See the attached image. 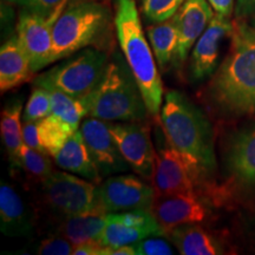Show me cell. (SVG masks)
Wrapping results in <instances>:
<instances>
[{"label":"cell","mask_w":255,"mask_h":255,"mask_svg":"<svg viewBox=\"0 0 255 255\" xmlns=\"http://www.w3.org/2000/svg\"><path fill=\"white\" fill-rule=\"evenodd\" d=\"M23 142L30 148L38 150L40 152L44 151L43 146L40 144L39 135H38V122H24L23 124ZM46 154V152H45Z\"/></svg>","instance_id":"33"},{"label":"cell","mask_w":255,"mask_h":255,"mask_svg":"<svg viewBox=\"0 0 255 255\" xmlns=\"http://www.w3.org/2000/svg\"><path fill=\"white\" fill-rule=\"evenodd\" d=\"M171 242L182 255H216L225 253V247L212 233L196 223L183 225L168 233Z\"/></svg>","instance_id":"19"},{"label":"cell","mask_w":255,"mask_h":255,"mask_svg":"<svg viewBox=\"0 0 255 255\" xmlns=\"http://www.w3.org/2000/svg\"><path fill=\"white\" fill-rule=\"evenodd\" d=\"M231 174L246 186L255 184V128L239 133L227 154Z\"/></svg>","instance_id":"20"},{"label":"cell","mask_w":255,"mask_h":255,"mask_svg":"<svg viewBox=\"0 0 255 255\" xmlns=\"http://www.w3.org/2000/svg\"><path fill=\"white\" fill-rule=\"evenodd\" d=\"M97 199L104 214L135 209L151 210L155 189L133 175H120L100 183Z\"/></svg>","instance_id":"9"},{"label":"cell","mask_w":255,"mask_h":255,"mask_svg":"<svg viewBox=\"0 0 255 255\" xmlns=\"http://www.w3.org/2000/svg\"><path fill=\"white\" fill-rule=\"evenodd\" d=\"M184 0H139L141 12L150 23H161L173 18Z\"/></svg>","instance_id":"28"},{"label":"cell","mask_w":255,"mask_h":255,"mask_svg":"<svg viewBox=\"0 0 255 255\" xmlns=\"http://www.w3.org/2000/svg\"><path fill=\"white\" fill-rule=\"evenodd\" d=\"M0 228L7 237H26L33 229L21 197L4 182L0 186Z\"/></svg>","instance_id":"18"},{"label":"cell","mask_w":255,"mask_h":255,"mask_svg":"<svg viewBox=\"0 0 255 255\" xmlns=\"http://www.w3.org/2000/svg\"><path fill=\"white\" fill-rule=\"evenodd\" d=\"M53 23L43 15L24 9L19 15L17 37L36 73L51 64Z\"/></svg>","instance_id":"13"},{"label":"cell","mask_w":255,"mask_h":255,"mask_svg":"<svg viewBox=\"0 0 255 255\" xmlns=\"http://www.w3.org/2000/svg\"><path fill=\"white\" fill-rule=\"evenodd\" d=\"M30 59L17 36L6 40L0 49V90L1 94L30 81Z\"/></svg>","instance_id":"17"},{"label":"cell","mask_w":255,"mask_h":255,"mask_svg":"<svg viewBox=\"0 0 255 255\" xmlns=\"http://www.w3.org/2000/svg\"><path fill=\"white\" fill-rule=\"evenodd\" d=\"M232 45L209 85L213 102L231 115L255 114V31L233 20Z\"/></svg>","instance_id":"1"},{"label":"cell","mask_w":255,"mask_h":255,"mask_svg":"<svg viewBox=\"0 0 255 255\" xmlns=\"http://www.w3.org/2000/svg\"><path fill=\"white\" fill-rule=\"evenodd\" d=\"M206 177L195 162L173 148L165 139V144L158 149L155 158L152 177L155 196L197 194V188L202 186Z\"/></svg>","instance_id":"8"},{"label":"cell","mask_w":255,"mask_h":255,"mask_svg":"<svg viewBox=\"0 0 255 255\" xmlns=\"http://www.w3.org/2000/svg\"><path fill=\"white\" fill-rule=\"evenodd\" d=\"M70 1L71 0H25L23 6L24 9L43 15L55 24Z\"/></svg>","instance_id":"30"},{"label":"cell","mask_w":255,"mask_h":255,"mask_svg":"<svg viewBox=\"0 0 255 255\" xmlns=\"http://www.w3.org/2000/svg\"><path fill=\"white\" fill-rule=\"evenodd\" d=\"M52 113L51 97L47 89L34 85L24 113V122H38Z\"/></svg>","instance_id":"29"},{"label":"cell","mask_w":255,"mask_h":255,"mask_svg":"<svg viewBox=\"0 0 255 255\" xmlns=\"http://www.w3.org/2000/svg\"><path fill=\"white\" fill-rule=\"evenodd\" d=\"M75 131V128L53 114L38 121V135L40 144L44 151L52 157L62 149L69 137Z\"/></svg>","instance_id":"24"},{"label":"cell","mask_w":255,"mask_h":255,"mask_svg":"<svg viewBox=\"0 0 255 255\" xmlns=\"http://www.w3.org/2000/svg\"><path fill=\"white\" fill-rule=\"evenodd\" d=\"M244 20L246 21L247 25L252 28V30L255 31V13L252 14L251 17H248L247 19H244Z\"/></svg>","instance_id":"37"},{"label":"cell","mask_w":255,"mask_h":255,"mask_svg":"<svg viewBox=\"0 0 255 255\" xmlns=\"http://www.w3.org/2000/svg\"><path fill=\"white\" fill-rule=\"evenodd\" d=\"M6 2H11V4H18V5H24L25 0H4Z\"/></svg>","instance_id":"38"},{"label":"cell","mask_w":255,"mask_h":255,"mask_svg":"<svg viewBox=\"0 0 255 255\" xmlns=\"http://www.w3.org/2000/svg\"><path fill=\"white\" fill-rule=\"evenodd\" d=\"M114 25L121 50L141 89L146 109L155 116L163 102V85L135 0H115Z\"/></svg>","instance_id":"4"},{"label":"cell","mask_w":255,"mask_h":255,"mask_svg":"<svg viewBox=\"0 0 255 255\" xmlns=\"http://www.w3.org/2000/svg\"><path fill=\"white\" fill-rule=\"evenodd\" d=\"M108 62V51L87 47L41 73L33 79V84L45 89H57L75 98H81L100 83Z\"/></svg>","instance_id":"6"},{"label":"cell","mask_w":255,"mask_h":255,"mask_svg":"<svg viewBox=\"0 0 255 255\" xmlns=\"http://www.w3.org/2000/svg\"><path fill=\"white\" fill-rule=\"evenodd\" d=\"M110 9L95 0L71 1L52 28L51 63L68 58L87 47L108 51L110 45Z\"/></svg>","instance_id":"5"},{"label":"cell","mask_w":255,"mask_h":255,"mask_svg":"<svg viewBox=\"0 0 255 255\" xmlns=\"http://www.w3.org/2000/svg\"><path fill=\"white\" fill-rule=\"evenodd\" d=\"M208 2L216 13L227 18H231L235 7L234 0H208Z\"/></svg>","instance_id":"36"},{"label":"cell","mask_w":255,"mask_h":255,"mask_svg":"<svg viewBox=\"0 0 255 255\" xmlns=\"http://www.w3.org/2000/svg\"><path fill=\"white\" fill-rule=\"evenodd\" d=\"M21 110L23 102L13 101L1 111L0 130H1L2 142H4L8 159L12 168H18L19 151L23 142V126H21Z\"/></svg>","instance_id":"23"},{"label":"cell","mask_w":255,"mask_h":255,"mask_svg":"<svg viewBox=\"0 0 255 255\" xmlns=\"http://www.w3.org/2000/svg\"><path fill=\"white\" fill-rule=\"evenodd\" d=\"M214 15L208 0H184L174 15L178 27V44L174 64L182 65L186 62L190 49L195 45Z\"/></svg>","instance_id":"15"},{"label":"cell","mask_w":255,"mask_h":255,"mask_svg":"<svg viewBox=\"0 0 255 255\" xmlns=\"http://www.w3.org/2000/svg\"><path fill=\"white\" fill-rule=\"evenodd\" d=\"M75 245L62 235H52L40 242L37 253L43 255H69L73 253Z\"/></svg>","instance_id":"31"},{"label":"cell","mask_w":255,"mask_h":255,"mask_svg":"<svg viewBox=\"0 0 255 255\" xmlns=\"http://www.w3.org/2000/svg\"><path fill=\"white\" fill-rule=\"evenodd\" d=\"M133 248L136 255H171L174 254L173 248L165 240L152 237L151 239H143V240L135 242Z\"/></svg>","instance_id":"32"},{"label":"cell","mask_w":255,"mask_h":255,"mask_svg":"<svg viewBox=\"0 0 255 255\" xmlns=\"http://www.w3.org/2000/svg\"><path fill=\"white\" fill-rule=\"evenodd\" d=\"M79 100L85 107L87 117L103 121L144 122L149 114L129 64L116 51L100 83Z\"/></svg>","instance_id":"3"},{"label":"cell","mask_w":255,"mask_h":255,"mask_svg":"<svg viewBox=\"0 0 255 255\" xmlns=\"http://www.w3.org/2000/svg\"><path fill=\"white\" fill-rule=\"evenodd\" d=\"M109 129L130 168L144 180L152 181L156 152L148 126L143 122L109 123Z\"/></svg>","instance_id":"10"},{"label":"cell","mask_w":255,"mask_h":255,"mask_svg":"<svg viewBox=\"0 0 255 255\" xmlns=\"http://www.w3.org/2000/svg\"><path fill=\"white\" fill-rule=\"evenodd\" d=\"M51 97V110L53 115L65 121L76 130L79 127V121L87 117V110L79 98L69 96L57 89H47Z\"/></svg>","instance_id":"26"},{"label":"cell","mask_w":255,"mask_h":255,"mask_svg":"<svg viewBox=\"0 0 255 255\" xmlns=\"http://www.w3.org/2000/svg\"><path fill=\"white\" fill-rule=\"evenodd\" d=\"M255 13V0H237L234 7L235 19H247Z\"/></svg>","instance_id":"35"},{"label":"cell","mask_w":255,"mask_h":255,"mask_svg":"<svg viewBox=\"0 0 255 255\" xmlns=\"http://www.w3.org/2000/svg\"><path fill=\"white\" fill-rule=\"evenodd\" d=\"M46 206L62 218L84 214H104L95 183L81 176L53 170L43 182Z\"/></svg>","instance_id":"7"},{"label":"cell","mask_w":255,"mask_h":255,"mask_svg":"<svg viewBox=\"0 0 255 255\" xmlns=\"http://www.w3.org/2000/svg\"><path fill=\"white\" fill-rule=\"evenodd\" d=\"M151 213L168 234L180 226L206 221L209 209L199 194H178L155 196Z\"/></svg>","instance_id":"12"},{"label":"cell","mask_w":255,"mask_h":255,"mask_svg":"<svg viewBox=\"0 0 255 255\" xmlns=\"http://www.w3.org/2000/svg\"><path fill=\"white\" fill-rule=\"evenodd\" d=\"M107 214H84L64 218L56 234L62 235L73 245L100 240L107 226Z\"/></svg>","instance_id":"22"},{"label":"cell","mask_w":255,"mask_h":255,"mask_svg":"<svg viewBox=\"0 0 255 255\" xmlns=\"http://www.w3.org/2000/svg\"><path fill=\"white\" fill-rule=\"evenodd\" d=\"M161 126L169 144L202 169L207 176L216 169L213 129L196 105L181 92L165 94L161 108Z\"/></svg>","instance_id":"2"},{"label":"cell","mask_w":255,"mask_h":255,"mask_svg":"<svg viewBox=\"0 0 255 255\" xmlns=\"http://www.w3.org/2000/svg\"><path fill=\"white\" fill-rule=\"evenodd\" d=\"M233 21L216 13L207 28L194 45L190 57V77L193 81H202L215 71L220 57L222 40L231 36Z\"/></svg>","instance_id":"14"},{"label":"cell","mask_w":255,"mask_h":255,"mask_svg":"<svg viewBox=\"0 0 255 255\" xmlns=\"http://www.w3.org/2000/svg\"><path fill=\"white\" fill-rule=\"evenodd\" d=\"M107 247L101 245L97 240L87 241L83 244L76 245L73 250V255H105Z\"/></svg>","instance_id":"34"},{"label":"cell","mask_w":255,"mask_h":255,"mask_svg":"<svg viewBox=\"0 0 255 255\" xmlns=\"http://www.w3.org/2000/svg\"><path fill=\"white\" fill-rule=\"evenodd\" d=\"M57 165L63 170L78 175L95 184H100L102 176L94 157L90 154L81 130L69 137L62 149L53 156Z\"/></svg>","instance_id":"16"},{"label":"cell","mask_w":255,"mask_h":255,"mask_svg":"<svg viewBox=\"0 0 255 255\" xmlns=\"http://www.w3.org/2000/svg\"><path fill=\"white\" fill-rule=\"evenodd\" d=\"M149 43L161 71L165 72L174 63L178 44V27L175 17L161 23H154L146 27Z\"/></svg>","instance_id":"21"},{"label":"cell","mask_w":255,"mask_h":255,"mask_svg":"<svg viewBox=\"0 0 255 255\" xmlns=\"http://www.w3.org/2000/svg\"><path fill=\"white\" fill-rule=\"evenodd\" d=\"M79 130L102 177L129 170L130 165L121 154L119 145L111 135L109 123L100 119L88 117L83 121Z\"/></svg>","instance_id":"11"},{"label":"cell","mask_w":255,"mask_h":255,"mask_svg":"<svg viewBox=\"0 0 255 255\" xmlns=\"http://www.w3.org/2000/svg\"><path fill=\"white\" fill-rule=\"evenodd\" d=\"M18 168L23 169L25 175L34 182H41L46 180L53 171L52 162L45 152H40L23 144L19 151Z\"/></svg>","instance_id":"27"},{"label":"cell","mask_w":255,"mask_h":255,"mask_svg":"<svg viewBox=\"0 0 255 255\" xmlns=\"http://www.w3.org/2000/svg\"><path fill=\"white\" fill-rule=\"evenodd\" d=\"M150 237H157V235L150 229L129 227V226L123 225V223L107 219V226H105L98 242L103 246L115 248L132 245L135 242Z\"/></svg>","instance_id":"25"}]
</instances>
